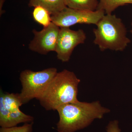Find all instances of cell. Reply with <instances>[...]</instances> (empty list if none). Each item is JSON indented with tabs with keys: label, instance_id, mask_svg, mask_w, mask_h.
<instances>
[{
	"label": "cell",
	"instance_id": "obj_12",
	"mask_svg": "<svg viewBox=\"0 0 132 132\" xmlns=\"http://www.w3.org/2000/svg\"><path fill=\"white\" fill-rule=\"evenodd\" d=\"M33 19L36 22L46 27L52 23L51 15L46 10L42 7H34L32 12Z\"/></svg>",
	"mask_w": 132,
	"mask_h": 132
},
{
	"label": "cell",
	"instance_id": "obj_9",
	"mask_svg": "<svg viewBox=\"0 0 132 132\" xmlns=\"http://www.w3.org/2000/svg\"><path fill=\"white\" fill-rule=\"evenodd\" d=\"M0 100L2 101L5 108L10 112L19 110L22 105L19 93H4L1 89L0 93Z\"/></svg>",
	"mask_w": 132,
	"mask_h": 132
},
{
	"label": "cell",
	"instance_id": "obj_15",
	"mask_svg": "<svg viewBox=\"0 0 132 132\" xmlns=\"http://www.w3.org/2000/svg\"><path fill=\"white\" fill-rule=\"evenodd\" d=\"M5 1L6 0H0V15L1 16L5 13V11L3 10V7L5 3Z\"/></svg>",
	"mask_w": 132,
	"mask_h": 132
},
{
	"label": "cell",
	"instance_id": "obj_7",
	"mask_svg": "<svg viewBox=\"0 0 132 132\" xmlns=\"http://www.w3.org/2000/svg\"><path fill=\"white\" fill-rule=\"evenodd\" d=\"M60 30V27L52 22L40 31L33 29L34 37L29 45V48L41 54L55 52Z\"/></svg>",
	"mask_w": 132,
	"mask_h": 132
},
{
	"label": "cell",
	"instance_id": "obj_11",
	"mask_svg": "<svg viewBox=\"0 0 132 132\" xmlns=\"http://www.w3.org/2000/svg\"><path fill=\"white\" fill-rule=\"evenodd\" d=\"M129 4H132V0H99L97 10H104L106 14H112L119 7Z\"/></svg>",
	"mask_w": 132,
	"mask_h": 132
},
{
	"label": "cell",
	"instance_id": "obj_14",
	"mask_svg": "<svg viewBox=\"0 0 132 132\" xmlns=\"http://www.w3.org/2000/svg\"><path fill=\"white\" fill-rule=\"evenodd\" d=\"M106 131L107 132H121L118 121L115 120L110 121L107 126Z\"/></svg>",
	"mask_w": 132,
	"mask_h": 132
},
{
	"label": "cell",
	"instance_id": "obj_4",
	"mask_svg": "<svg viewBox=\"0 0 132 132\" xmlns=\"http://www.w3.org/2000/svg\"><path fill=\"white\" fill-rule=\"evenodd\" d=\"M57 73L55 68L37 72L28 69L22 71L20 76L22 89L19 95L22 105L39 97Z\"/></svg>",
	"mask_w": 132,
	"mask_h": 132
},
{
	"label": "cell",
	"instance_id": "obj_5",
	"mask_svg": "<svg viewBox=\"0 0 132 132\" xmlns=\"http://www.w3.org/2000/svg\"><path fill=\"white\" fill-rule=\"evenodd\" d=\"M101 10L95 11L72 9L68 7L58 13L51 15L52 22L59 27H70L76 24L96 25L104 16Z\"/></svg>",
	"mask_w": 132,
	"mask_h": 132
},
{
	"label": "cell",
	"instance_id": "obj_13",
	"mask_svg": "<svg viewBox=\"0 0 132 132\" xmlns=\"http://www.w3.org/2000/svg\"><path fill=\"white\" fill-rule=\"evenodd\" d=\"M33 122L24 123L21 126L8 128L1 127L0 132H32Z\"/></svg>",
	"mask_w": 132,
	"mask_h": 132
},
{
	"label": "cell",
	"instance_id": "obj_1",
	"mask_svg": "<svg viewBox=\"0 0 132 132\" xmlns=\"http://www.w3.org/2000/svg\"><path fill=\"white\" fill-rule=\"evenodd\" d=\"M58 132H75L87 127L95 119H101L110 110L101 106L99 101L82 102L78 101L58 108Z\"/></svg>",
	"mask_w": 132,
	"mask_h": 132
},
{
	"label": "cell",
	"instance_id": "obj_10",
	"mask_svg": "<svg viewBox=\"0 0 132 132\" xmlns=\"http://www.w3.org/2000/svg\"><path fill=\"white\" fill-rule=\"evenodd\" d=\"M67 7L72 9L96 11L98 8V0H64Z\"/></svg>",
	"mask_w": 132,
	"mask_h": 132
},
{
	"label": "cell",
	"instance_id": "obj_3",
	"mask_svg": "<svg viewBox=\"0 0 132 132\" xmlns=\"http://www.w3.org/2000/svg\"><path fill=\"white\" fill-rule=\"evenodd\" d=\"M93 29L94 43L100 50L124 51L131 40L127 36L126 26L115 15L105 14Z\"/></svg>",
	"mask_w": 132,
	"mask_h": 132
},
{
	"label": "cell",
	"instance_id": "obj_8",
	"mask_svg": "<svg viewBox=\"0 0 132 132\" xmlns=\"http://www.w3.org/2000/svg\"><path fill=\"white\" fill-rule=\"evenodd\" d=\"M28 6L30 7H42L51 15L58 13L67 7L64 0H30Z\"/></svg>",
	"mask_w": 132,
	"mask_h": 132
},
{
	"label": "cell",
	"instance_id": "obj_16",
	"mask_svg": "<svg viewBox=\"0 0 132 132\" xmlns=\"http://www.w3.org/2000/svg\"><path fill=\"white\" fill-rule=\"evenodd\" d=\"M131 26H132V23H131ZM130 32H131V34H132V29H131V31H130Z\"/></svg>",
	"mask_w": 132,
	"mask_h": 132
},
{
	"label": "cell",
	"instance_id": "obj_2",
	"mask_svg": "<svg viewBox=\"0 0 132 132\" xmlns=\"http://www.w3.org/2000/svg\"><path fill=\"white\" fill-rule=\"evenodd\" d=\"M80 82L74 73L64 69L57 73L37 100L46 110L56 111L62 105L79 101L77 95Z\"/></svg>",
	"mask_w": 132,
	"mask_h": 132
},
{
	"label": "cell",
	"instance_id": "obj_6",
	"mask_svg": "<svg viewBox=\"0 0 132 132\" xmlns=\"http://www.w3.org/2000/svg\"><path fill=\"white\" fill-rule=\"evenodd\" d=\"M86 39L82 29L74 31L69 27L60 28L55 51L57 59L62 62H68L75 48L85 43Z\"/></svg>",
	"mask_w": 132,
	"mask_h": 132
}]
</instances>
